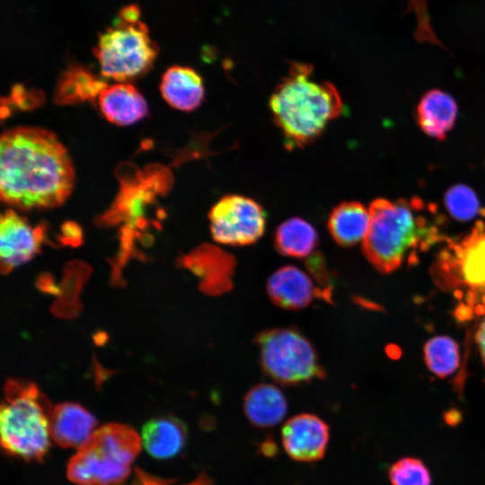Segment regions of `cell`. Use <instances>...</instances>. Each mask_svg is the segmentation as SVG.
I'll list each match as a JSON object with an SVG mask.
<instances>
[{"instance_id": "6da1fadb", "label": "cell", "mask_w": 485, "mask_h": 485, "mask_svg": "<svg viewBox=\"0 0 485 485\" xmlns=\"http://www.w3.org/2000/svg\"><path fill=\"white\" fill-rule=\"evenodd\" d=\"M75 185L71 158L48 129L17 127L0 139V196L18 209L52 208L65 202Z\"/></svg>"}, {"instance_id": "7a4b0ae2", "label": "cell", "mask_w": 485, "mask_h": 485, "mask_svg": "<svg viewBox=\"0 0 485 485\" xmlns=\"http://www.w3.org/2000/svg\"><path fill=\"white\" fill-rule=\"evenodd\" d=\"M370 223L362 250L372 266L389 274L445 239L436 208L419 198L391 201L376 198L369 206Z\"/></svg>"}, {"instance_id": "3957f363", "label": "cell", "mask_w": 485, "mask_h": 485, "mask_svg": "<svg viewBox=\"0 0 485 485\" xmlns=\"http://www.w3.org/2000/svg\"><path fill=\"white\" fill-rule=\"evenodd\" d=\"M313 70L310 64L292 63L269 98L273 120L288 149L311 145L344 110L336 86L314 79Z\"/></svg>"}, {"instance_id": "277c9868", "label": "cell", "mask_w": 485, "mask_h": 485, "mask_svg": "<svg viewBox=\"0 0 485 485\" xmlns=\"http://www.w3.org/2000/svg\"><path fill=\"white\" fill-rule=\"evenodd\" d=\"M52 410L35 384L9 380L0 410L1 445L6 453L41 461L49 447Z\"/></svg>"}, {"instance_id": "5b68a950", "label": "cell", "mask_w": 485, "mask_h": 485, "mask_svg": "<svg viewBox=\"0 0 485 485\" xmlns=\"http://www.w3.org/2000/svg\"><path fill=\"white\" fill-rule=\"evenodd\" d=\"M141 445L131 427L106 424L94 430L70 459L67 477L79 485H119L130 473Z\"/></svg>"}, {"instance_id": "8992f818", "label": "cell", "mask_w": 485, "mask_h": 485, "mask_svg": "<svg viewBox=\"0 0 485 485\" xmlns=\"http://www.w3.org/2000/svg\"><path fill=\"white\" fill-rule=\"evenodd\" d=\"M93 54L104 77L127 83L151 68L158 48L140 20L139 8L131 4L125 6L99 35Z\"/></svg>"}, {"instance_id": "52a82bcc", "label": "cell", "mask_w": 485, "mask_h": 485, "mask_svg": "<svg viewBox=\"0 0 485 485\" xmlns=\"http://www.w3.org/2000/svg\"><path fill=\"white\" fill-rule=\"evenodd\" d=\"M263 372L283 385H299L325 376L312 342L293 327L265 330L255 340Z\"/></svg>"}, {"instance_id": "ba28073f", "label": "cell", "mask_w": 485, "mask_h": 485, "mask_svg": "<svg viewBox=\"0 0 485 485\" xmlns=\"http://www.w3.org/2000/svg\"><path fill=\"white\" fill-rule=\"evenodd\" d=\"M438 287L466 291V297L485 295V223L478 221L472 230L458 241H449L431 267Z\"/></svg>"}, {"instance_id": "9c48e42d", "label": "cell", "mask_w": 485, "mask_h": 485, "mask_svg": "<svg viewBox=\"0 0 485 485\" xmlns=\"http://www.w3.org/2000/svg\"><path fill=\"white\" fill-rule=\"evenodd\" d=\"M209 229L215 242L229 246H247L260 239L266 228L263 207L239 194L222 197L209 210Z\"/></svg>"}, {"instance_id": "30bf717a", "label": "cell", "mask_w": 485, "mask_h": 485, "mask_svg": "<svg viewBox=\"0 0 485 485\" xmlns=\"http://www.w3.org/2000/svg\"><path fill=\"white\" fill-rule=\"evenodd\" d=\"M330 441V427L311 413L288 419L281 428V442L287 455L297 462L313 463L323 458Z\"/></svg>"}, {"instance_id": "8fae6325", "label": "cell", "mask_w": 485, "mask_h": 485, "mask_svg": "<svg viewBox=\"0 0 485 485\" xmlns=\"http://www.w3.org/2000/svg\"><path fill=\"white\" fill-rule=\"evenodd\" d=\"M43 229L12 209L4 211L0 219V257L5 273L32 259L43 241Z\"/></svg>"}, {"instance_id": "7c38bea8", "label": "cell", "mask_w": 485, "mask_h": 485, "mask_svg": "<svg viewBox=\"0 0 485 485\" xmlns=\"http://www.w3.org/2000/svg\"><path fill=\"white\" fill-rule=\"evenodd\" d=\"M267 293L274 304L287 310L303 309L315 298L326 301L312 277L293 265L283 266L269 276Z\"/></svg>"}, {"instance_id": "4fadbf2b", "label": "cell", "mask_w": 485, "mask_h": 485, "mask_svg": "<svg viewBox=\"0 0 485 485\" xmlns=\"http://www.w3.org/2000/svg\"><path fill=\"white\" fill-rule=\"evenodd\" d=\"M95 418L74 402L57 404L50 416L49 434L63 448H79L94 432Z\"/></svg>"}, {"instance_id": "5bb4252c", "label": "cell", "mask_w": 485, "mask_h": 485, "mask_svg": "<svg viewBox=\"0 0 485 485\" xmlns=\"http://www.w3.org/2000/svg\"><path fill=\"white\" fill-rule=\"evenodd\" d=\"M97 101L102 115L118 126L132 125L144 119L148 112L144 96L128 83L105 86Z\"/></svg>"}, {"instance_id": "9a60e30c", "label": "cell", "mask_w": 485, "mask_h": 485, "mask_svg": "<svg viewBox=\"0 0 485 485\" xmlns=\"http://www.w3.org/2000/svg\"><path fill=\"white\" fill-rule=\"evenodd\" d=\"M160 91L170 106L182 111L196 110L205 97L200 75L195 69L183 66H173L165 71Z\"/></svg>"}, {"instance_id": "2e32d148", "label": "cell", "mask_w": 485, "mask_h": 485, "mask_svg": "<svg viewBox=\"0 0 485 485\" xmlns=\"http://www.w3.org/2000/svg\"><path fill=\"white\" fill-rule=\"evenodd\" d=\"M288 405L284 393L270 384H258L244 396L243 411L249 422L260 428H272L286 417Z\"/></svg>"}, {"instance_id": "e0dca14e", "label": "cell", "mask_w": 485, "mask_h": 485, "mask_svg": "<svg viewBox=\"0 0 485 485\" xmlns=\"http://www.w3.org/2000/svg\"><path fill=\"white\" fill-rule=\"evenodd\" d=\"M458 107L454 98L441 90H431L418 104L417 120L424 133L442 140L453 128Z\"/></svg>"}, {"instance_id": "ac0fdd59", "label": "cell", "mask_w": 485, "mask_h": 485, "mask_svg": "<svg viewBox=\"0 0 485 485\" xmlns=\"http://www.w3.org/2000/svg\"><path fill=\"white\" fill-rule=\"evenodd\" d=\"M369 209L358 201H343L330 213L327 227L332 239L342 247L363 242L369 227Z\"/></svg>"}, {"instance_id": "d6986e66", "label": "cell", "mask_w": 485, "mask_h": 485, "mask_svg": "<svg viewBox=\"0 0 485 485\" xmlns=\"http://www.w3.org/2000/svg\"><path fill=\"white\" fill-rule=\"evenodd\" d=\"M187 429L174 417H163L147 421L142 429V443L147 453L159 459L176 455L184 446Z\"/></svg>"}, {"instance_id": "ffe728a7", "label": "cell", "mask_w": 485, "mask_h": 485, "mask_svg": "<svg viewBox=\"0 0 485 485\" xmlns=\"http://www.w3.org/2000/svg\"><path fill=\"white\" fill-rule=\"evenodd\" d=\"M319 237L314 227L301 217L283 221L276 229L274 246L281 255L290 258H308L314 252Z\"/></svg>"}, {"instance_id": "44dd1931", "label": "cell", "mask_w": 485, "mask_h": 485, "mask_svg": "<svg viewBox=\"0 0 485 485\" xmlns=\"http://www.w3.org/2000/svg\"><path fill=\"white\" fill-rule=\"evenodd\" d=\"M202 263L199 273L205 275L203 286L209 294L219 295L227 292L233 286V274L235 267L234 257L217 247L206 245L198 250Z\"/></svg>"}, {"instance_id": "7402d4cb", "label": "cell", "mask_w": 485, "mask_h": 485, "mask_svg": "<svg viewBox=\"0 0 485 485\" xmlns=\"http://www.w3.org/2000/svg\"><path fill=\"white\" fill-rule=\"evenodd\" d=\"M424 359L433 374L440 378L447 377L460 366L459 346L450 337H433L424 346Z\"/></svg>"}, {"instance_id": "603a6c76", "label": "cell", "mask_w": 485, "mask_h": 485, "mask_svg": "<svg viewBox=\"0 0 485 485\" xmlns=\"http://www.w3.org/2000/svg\"><path fill=\"white\" fill-rule=\"evenodd\" d=\"M392 485H431V474L426 464L416 457H402L388 471Z\"/></svg>"}, {"instance_id": "cb8c5ba5", "label": "cell", "mask_w": 485, "mask_h": 485, "mask_svg": "<svg viewBox=\"0 0 485 485\" xmlns=\"http://www.w3.org/2000/svg\"><path fill=\"white\" fill-rule=\"evenodd\" d=\"M445 204L449 214L460 221L472 220L481 210L475 192L464 184L451 187L445 193Z\"/></svg>"}, {"instance_id": "d4e9b609", "label": "cell", "mask_w": 485, "mask_h": 485, "mask_svg": "<svg viewBox=\"0 0 485 485\" xmlns=\"http://www.w3.org/2000/svg\"><path fill=\"white\" fill-rule=\"evenodd\" d=\"M64 87L60 92L75 87V90L66 99L84 100L98 97L106 86L96 80L86 69L83 67H71L64 75Z\"/></svg>"}, {"instance_id": "484cf974", "label": "cell", "mask_w": 485, "mask_h": 485, "mask_svg": "<svg viewBox=\"0 0 485 485\" xmlns=\"http://www.w3.org/2000/svg\"><path fill=\"white\" fill-rule=\"evenodd\" d=\"M306 268L309 274L314 278L318 283L319 287L322 290L326 301L331 303L332 291L331 278L323 255L314 251L307 258Z\"/></svg>"}, {"instance_id": "4316f807", "label": "cell", "mask_w": 485, "mask_h": 485, "mask_svg": "<svg viewBox=\"0 0 485 485\" xmlns=\"http://www.w3.org/2000/svg\"><path fill=\"white\" fill-rule=\"evenodd\" d=\"M175 481L174 479H163L136 468L133 480L128 485H175ZM181 485H213V481L205 472H201L195 480Z\"/></svg>"}, {"instance_id": "83f0119b", "label": "cell", "mask_w": 485, "mask_h": 485, "mask_svg": "<svg viewBox=\"0 0 485 485\" xmlns=\"http://www.w3.org/2000/svg\"><path fill=\"white\" fill-rule=\"evenodd\" d=\"M481 298H483L481 300L483 313H481L482 315L476 329L475 340L483 366L485 367V295H483Z\"/></svg>"}, {"instance_id": "f1b7e54d", "label": "cell", "mask_w": 485, "mask_h": 485, "mask_svg": "<svg viewBox=\"0 0 485 485\" xmlns=\"http://www.w3.org/2000/svg\"><path fill=\"white\" fill-rule=\"evenodd\" d=\"M462 419V413L456 409H451L445 411L444 414V420L449 427H457L461 423Z\"/></svg>"}, {"instance_id": "f546056e", "label": "cell", "mask_w": 485, "mask_h": 485, "mask_svg": "<svg viewBox=\"0 0 485 485\" xmlns=\"http://www.w3.org/2000/svg\"><path fill=\"white\" fill-rule=\"evenodd\" d=\"M277 446L270 440L264 441L261 445L260 450L266 456H272L277 452Z\"/></svg>"}]
</instances>
